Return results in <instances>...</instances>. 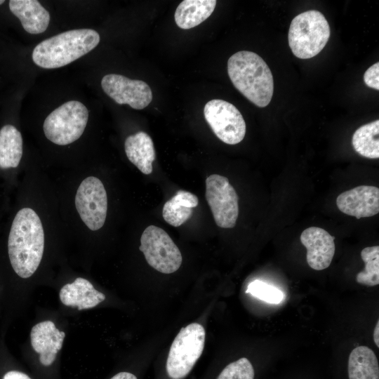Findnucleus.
Returning <instances> with one entry per match:
<instances>
[{
  "mask_svg": "<svg viewBox=\"0 0 379 379\" xmlns=\"http://www.w3.org/2000/svg\"><path fill=\"white\" fill-rule=\"evenodd\" d=\"M330 35V26L324 15L319 11L310 10L292 20L288 34V45L295 56L309 59L322 51Z\"/></svg>",
  "mask_w": 379,
  "mask_h": 379,
  "instance_id": "20e7f679",
  "label": "nucleus"
},
{
  "mask_svg": "<svg viewBox=\"0 0 379 379\" xmlns=\"http://www.w3.org/2000/svg\"><path fill=\"white\" fill-rule=\"evenodd\" d=\"M124 149L128 160L142 173L149 175L152 172L156 154L153 141L147 133L139 131L128 136Z\"/></svg>",
  "mask_w": 379,
  "mask_h": 379,
  "instance_id": "f3484780",
  "label": "nucleus"
},
{
  "mask_svg": "<svg viewBox=\"0 0 379 379\" xmlns=\"http://www.w3.org/2000/svg\"><path fill=\"white\" fill-rule=\"evenodd\" d=\"M206 331L202 325L192 323L180 329L171 346L166 371L172 379H182L191 371L201 357Z\"/></svg>",
  "mask_w": 379,
  "mask_h": 379,
  "instance_id": "39448f33",
  "label": "nucleus"
},
{
  "mask_svg": "<svg viewBox=\"0 0 379 379\" xmlns=\"http://www.w3.org/2000/svg\"><path fill=\"white\" fill-rule=\"evenodd\" d=\"M227 73L234 86L259 107L270 104L274 93L271 70L257 53L241 51L227 61Z\"/></svg>",
  "mask_w": 379,
  "mask_h": 379,
  "instance_id": "f03ea898",
  "label": "nucleus"
},
{
  "mask_svg": "<svg viewBox=\"0 0 379 379\" xmlns=\"http://www.w3.org/2000/svg\"><path fill=\"white\" fill-rule=\"evenodd\" d=\"M75 206L80 218L91 230H98L104 225L107 197L100 179L89 176L81 182L75 196Z\"/></svg>",
  "mask_w": 379,
  "mask_h": 379,
  "instance_id": "9d476101",
  "label": "nucleus"
},
{
  "mask_svg": "<svg viewBox=\"0 0 379 379\" xmlns=\"http://www.w3.org/2000/svg\"><path fill=\"white\" fill-rule=\"evenodd\" d=\"M139 249L147 263L163 274L175 272L182 262V254L170 236L154 225L148 226L143 231Z\"/></svg>",
  "mask_w": 379,
  "mask_h": 379,
  "instance_id": "0eeeda50",
  "label": "nucleus"
},
{
  "mask_svg": "<svg viewBox=\"0 0 379 379\" xmlns=\"http://www.w3.org/2000/svg\"><path fill=\"white\" fill-rule=\"evenodd\" d=\"M354 149L368 159L379 157V121L375 120L361 126L352 135Z\"/></svg>",
  "mask_w": 379,
  "mask_h": 379,
  "instance_id": "4be33fe9",
  "label": "nucleus"
},
{
  "mask_svg": "<svg viewBox=\"0 0 379 379\" xmlns=\"http://www.w3.org/2000/svg\"><path fill=\"white\" fill-rule=\"evenodd\" d=\"M215 0H184L178 6L174 18L178 27L188 29L206 20L213 12Z\"/></svg>",
  "mask_w": 379,
  "mask_h": 379,
  "instance_id": "a211bd4d",
  "label": "nucleus"
},
{
  "mask_svg": "<svg viewBox=\"0 0 379 379\" xmlns=\"http://www.w3.org/2000/svg\"><path fill=\"white\" fill-rule=\"evenodd\" d=\"M373 340L376 346L379 347V321L378 320L377 324L375 326L373 331Z\"/></svg>",
  "mask_w": 379,
  "mask_h": 379,
  "instance_id": "c85d7f7f",
  "label": "nucleus"
},
{
  "mask_svg": "<svg viewBox=\"0 0 379 379\" xmlns=\"http://www.w3.org/2000/svg\"><path fill=\"white\" fill-rule=\"evenodd\" d=\"M22 156V138L20 132L8 124L0 129V168H16Z\"/></svg>",
  "mask_w": 379,
  "mask_h": 379,
  "instance_id": "412c9836",
  "label": "nucleus"
},
{
  "mask_svg": "<svg viewBox=\"0 0 379 379\" xmlns=\"http://www.w3.org/2000/svg\"><path fill=\"white\" fill-rule=\"evenodd\" d=\"M349 379H379V366L374 352L366 346H359L348 359Z\"/></svg>",
  "mask_w": 379,
  "mask_h": 379,
  "instance_id": "aec40b11",
  "label": "nucleus"
},
{
  "mask_svg": "<svg viewBox=\"0 0 379 379\" xmlns=\"http://www.w3.org/2000/svg\"><path fill=\"white\" fill-rule=\"evenodd\" d=\"M336 205L341 212L357 219L375 215L379 213V189L370 185L356 187L339 194Z\"/></svg>",
  "mask_w": 379,
  "mask_h": 379,
  "instance_id": "f8f14e48",
  "label": "nucleus"
},
{
  "mask_svg": "<svg viewBox=\"0 0 379 379\" xmlns=\"http://www.w3.org/2000/svg\"><path fill=\"white\" fill-rule=\"evenodd\" d=\"M9 8L24 29L32 34L44 32L50 22L49 13L36 0H11Z\"/></svg>",
  "mask_w": 379,
  "mask_h": 379,
  "instance_id": "dca6fc26",
  "label": "nucleus"
},
{
  "mask_svg": "<svg viewBox=\"0 0 379 379\" xmlns=\"http://www.w3.org/2000/svg\"><path fill=\"white\" fill-rule=\"evenodd\" d=\"M111 379H137V377L128 372H120L114 375Z\"/></svg>",
  "mask_w": 379,
  "mask_h": 379,
  "instance_id": "cd10ccee",
  "label": "nucleus"
},
{
  "mask_svg": "<svg viewBox=\"0 0 379 379\" xmlns=\"http://www.w3.org/2000/svg\"><path fill=\"white\" fill-rule=\"evenodd\" d=\"M44 232L41 221L30 208L16 213L8 239L11 266L21 278L31 277L37 270L44 253Z\"/></svg>",
  "mask_w": 379,
  "mask_h": 379,
  "instance_id": "f257e3e1",
  "label": "nucleus"
},
{
  "mask_svg": "<svg viewBox=\"0 0 379 379\" xmlns=\"http://www.w3.org/2000/svg\"><path fill=\"white\" fill-rule=\"evenodd\" d=\"M59 297L63 305L77 307L79 310L93 308L105 300L102 293L95 289L88 280L81 277L64 285Z\"/></svg>",
  "mask_w": 379,
  "mask_h": 379,
  "instance_id": "2eb2a0df",
  "label": "nucleus"
},
{
  "mask_svg": "<svg viewBox=\"0 0 379 379\" xmlns=\"http://www.w3.org/2000/svg\"><path fill=\"white\" fill-rule=\"evenodd\" d=\"M205 119L214 134L222 142L236 145L246 135L245 121L239 109L232 103L221 99H213L204 106Z\"/></svg>",
  "mask_w": 379,
  "mask_h": 379,
  "instance_id": "6e6552de",
  "label": "nucleus"
},
{
  "mask_svg": "<svg viewBox=\"0 0 379 379\" xmlns=\"http://www.w3.org/2000/svg\"><path fill=\"white\" fill-rule=\"evenodd\" d=\"M246 293L272 304H279L284 298V294L279 288L258 279L248 285Z\"/></svg>",
  "mask_w": 379,
  "mask_h": 379,
  "instance_id": "b1692460",
  "label": "nucleus"
},
{
  "mask_svg": "<svg viewBox=\"0 0 379 379\" xmlns=\"http://www.w3.org/2000/svg\"><path fill=\"white\" fill-rule=\"evenodd\" d=\"M334 237L325 230L310 227L300 235V241L307 249V262L315 270L329 267L335 251Z\"/></svg>",
  "mask_w": 379,
  "mask_h": 379,
  "instance_id": "ddd939ff",
  "label": "nucleus"
},
{
  "mask_svg": "<svg viewBox=\"0 0 379 379\" xmlns=\"http://www.w3.org/2000/svg\"><path fill=\"white\" fill-rule=\"evenodd\" d=\"M365 84L377 91L379 90V62L371 66L364 74Z\"/></svg>",
  "mask_w": 379,
  "mask_h": 379,
  "instance_id": "a878e982",
  "label": "nucleus"
},
{
  "mask_svg": "<svg viewBox=\"0 0 379 379\" xmlns=\"http://www.w3.org/2000/svg\"><path fill=\"white\" fill-rule=\"evenodd\" d=\"M5 1L4 0H0V5L2 4L3 3H4Z\"/></svg>",
  "mask_w": 379,
  "mask_h": 379,
  "instance_id": "c756f323",
  "label": "nucleus"
},
{
  "mask_svg": "<svg viewBox=\"0 0 379 379\" xmlns=\"http://www.w3.org/2000/svg\"><path fill=\"white\" fill-rule=\"evenodd\" d=\"M361 258L365 263L363 271L356 277L357 283L374 286L379 284V246H368L361 252Z\"/></svg>",
  "mask_w": 379,
  "mask_h": 379,
  "instance_id": "5701e85b",
  "label": "nucleus"
},
{
  "mask_svg": "<svg viewBox=\"0 0 379 379\" xmlns=\"http://www.w3.org/2000/svg\"><path fill=\"white\" fill-rule=\"evenodd\" d=\"M3 379H31L27 374L18 371H11L7 372L3 377Z\"/></svg>",
  "mask_w": 379,
  "mask_h": 379,
  "instance_id": "bb28decb",
  "label": "nucleus"
},
{
  "mask_svg": "<svg viewBox=\"0 0 379 379\" xmlns=\"http://www.w3.org/2000/svg\"><path fill=\"white\" fill-rule=\"evenodd\" d=\"M206 199L218 227L235 226L239 215V198L227 178L218 174L206 178Z\"/></svg>",
  "mask_w": 379,
  "mask_h": 379,
  "instance_id": "1a4fd4ad",
  "label": "nucleus"
},
{
  "mask_svg": "<svg viewBox=\"0 0 379 379\" xmlns=\"http://www.w3.org/2000/svg\"><path fill=\"white\" fill-rule=\"evenodd\" d=\"M65 333L58 329L49 320L34 325L30 332L31 344L39 354V361L44 366H51L61 350Z\"/></svg>",
  "mask_w": 379,
  "mask_h": 379,
  "instance_id": "4468645a",
  "label": "nucleus"
},
{
  "mask_svg": "<svg viewBox=\"0 0 379 379\" xmlns=\"http://www.w3.org/2000/svg\"><path fill=\"white\" fill-rule=\"evenodd\" d=\"M88 119L86 107L81 102L70 100L47 116L43 124L44 132L54 144L66 145L81 136Z\"/></svg>",
  "mask_w": 379,
  "mask_h": 379,
  "instance_id": "423d86ee",
  "label": "nucleus"
},
{
  "mask_svg": "<svg viewBox=\"0 0 379 379\" xmlns=\"http://www.w3.org/2000/svg\"><path fill=\"white\" fill-rule=\"evenodd\" d=\"M101 86L104 92L117 104H127L135 109L145 108L152 100L150 87L141 80L109 74L102 77Z\"/></svg>",
  "mask_w": 379,
  "mask_h": 379,
  "instance_id": "9b49d317",
  "label": "nucleus"
},
{
  "mask_svg": "<svg viewBox=\"0 0 379 379\" xmlns=\"http://www.w3.org/2000/svg\"><path fill=\"white\" fill-rule=\"evenodd\" d=\"M217 379H254V369L251 361L242 357L227 365Z\"/></svg>",
  "mask_w": 379,
  "mask_h": 379,
  "instance_id": "393cba45",
  "label": "nucleus"
},
{
  "mask_svg": "<svg viewBox=\"0 0 379 379\" xmlns=\"http://www.w3.org/2000/svg\"><path fill=\"white\" fill-rule=\"evenodd\" d=\"M199 204L198 197L187 191L179 190L168 201L162 209L164 220L173 227H179L189 220L193 208Z\"/></svg>",
  "mask_w": 379,
  "mask_h": 379,
  "instance_id": "6ab92c4d",
  "label": "nucleus"
},
{
  "mask_svg": "<svg viewBox=\"0 0 379 379\" xmlns=\"http://www.w3.org/2000/svg\"><path fill=\"white\" fill-rule=\"evenodd\" d=\"M100 39L99 34L91 29L66 31L38 44L33 50L32 60L42 68L61 67L92 51Z\"/></svg>",
  "mask_w": 379,
  "mask_h": 379,
  "instance_id": "7ed1b4c3",
  "label": "nucleus"
}]
</instances>
